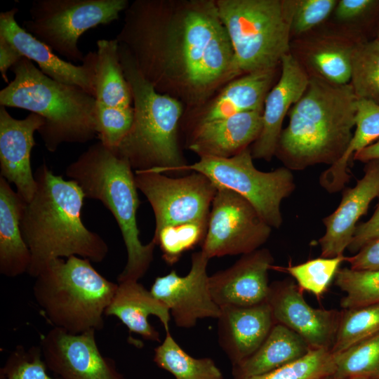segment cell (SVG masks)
Wrapping results in <instances>:
<instances>
[{"instance_id":"obj_1","label":"cell","mask_w":379,"mask_h":379,"mask_svg":"<svg viewBox=\"0 0 379 379\" xmlns=\"http://www.w3.org/2000/svg\"><path fill=\"white\" fill-rule=\"evenodd\" d=\"M116 40L157 91L194 107L236 79L214 0H135Z\"/></svg>"},{"instance_id":"obj_2","label":"cell","mask_w":379,"mask_h":379,"mask_svg":"<svg viewBox=\"0 0 379 379\" xmlns=\"http://www.w3.org/2000/svg\"><path fill=\"white\" fill-rule=\"evenodd\" d=\"M32 198L25 201L20 227L31 253L28 274L36 277L51 260L79 256L101 262L109 248L83 223L85 196L72 180L57 175L44 163L34 172Z\"/></svg>"},{"instance_id":"obj_3","label":"cell","mask_w":379,"mask_h":379,"mask_svg":"<svg viewBox=\"0 0 379 379\" xmlns=\"http://www.w3.org/2000/svg\"><path fill=\"white\" fill-rule=\"evenodd\" d=\"M357 100L350 84L337 86L310 76L305 91L287 114L275 155L291 171L333 165L352 139Z\"/></svg>"},{"instance_id":"obj_4","label":"cell","mask_w":379,"mask_h":379,"mask_svg":"<svg viewBox=\"0 0 379 379\" xmlns=\"http://www.w3.org/2000/svg\"><path fill=\"white\" fill-rule=\"evenodd\" d=\"M13 79L0 91V105L42 117L38 131L46 149L62 143H85L97 135V102L83 89L56 81L27 58L11 67Z\"/></svg>"},{"instance_id":"obj_5","label":"cell","mask_w":379,"mask_h":379,"mask_svg":"<svg viewBox=\"0 0 379 379\" xmlns=\"http://www.w3.org/2000/svg\"><path fill=\"white\" fill-rule=\"evenodd\" d=\"M65 173L78 184L85 198L101 201L118 224L127 253L118 282L138 281L149 268L156 244L152 240L143 244L140 239L136 220L140 200L130 163L98 142L71 163Z\"/></svg>"},{"instance_id":"obj_6","label":"cell","mask_w":379,"mask_h":379,"mask_svg":"<svg viewBox=\"0 0 379 379\" xmlns=\"http://www.w3.org/2000/svg\"><path fill=\"white\" fill-rule=\"evenodd\" d=\"M119 44L121 63L132 95L134 119L130 132L113 151L135 171L166 175L184 172L187 164L178 138L182 103L157 91L140 74L127 48Z\"/></svg>"},{"instance_id":"obj_7","label":"cell","mask_w":379,"mask_h":379,"mask_svg":"<svg viewBox=\"0 0 379 379\" xmlns=\"http://www.w3.org/2000/svg\"><path fill=\"white\" fill-rule=\"evenodd\" d=\"M117 287L90 260L73 255L48 262L35 277L33 295L54 328L79 334L103 328Z\"/></svg>"},{"instance_id":"obj_8","label":"cell","mask_w":379,"mask_h":379,"mask_svg":"<svg viewBox=\"0 0 379 379\" xmlns=\"http://www.w3.org/2000/svg\"><path fill=\"white\" fill-rule=\"evenodd\" d=\"M234 51L236 77L276 69L291 53L293 0H215Z\"/></svg>"},{"instance_id":"obj_9","label":"cell","mask_w":379,"mask_h":379,"mask_svg":"<svg viewBox=\"0 0 379 379\" xmlns=\"http://www.w3.org/2000/svg\"><path fill=\"white\" fill-rule=\"evenodd\" d=\"M253 159L251 149L246 148L230 158L200 157L187 164L184 171L201 173L218 188L240 194L272 228L279 229L283 222L281 202L295 188L293 175L285 166L269 172L259 171Z\"/></svg>"},{"instance_id":"obj_10","label":"cell","mask_w":379,"mask_h":379,"mask_svg":"<svg viewBox=\"0 0 379 379\" xmlns=\"http://www.w3.org/2000/svg\"><path fill=\"white\" fill-rule=\"evenodd\" d=\"M128 4L127 0H36L22 27L68 60L83 62L80 36L118 20Z\"/></svg>"},{"instance_id":"obj_11","label":"cell","mask_w":379,"mask_h":379,"mask_svg":"<svg viewBox=\"0 0 379 379\" xmlns=\"http://www.w3.org/2000/svg\"><path fill=\"white\" fill-rule=\"evenodd\" d=\"M135 183L150 204L155 230L181 224L208 221L218 187L206 175L192 171L172 178L152 171H135Z\"/></svg>"},{"instance_id":"obj_12","label":"cell","mask_w":379,"mask_h":379,"mask_svg":"<svg viewBox=\"0 0 379 379\" xmlns=\"http://www.w3.org/2000/svg\"><path fill=\"white\" fill-rule=\"evenodd\" d=\"M271 232L247 199L230 190L218 188L201 251L208 259L247 254L259 249Z\"/></svg>"},{"instance_id":"obj_13","label":"cell","mask_w":379,"mask_h":379,"mask_svg":"<svg viewBox=\"0 0 379 379\" xmlns=\"http://www.w3.org/2000/svg\"><path fill=\"white\" fill-rule=\"evenodd\" d=\"M39 346L48 369L61 379H125L115 361L100 351L94 330L72 334L53 327Z\"/></svg>"},{"instance_id":"obj_14","label":"cell","mask_w":379,"mask_h":379,"mask_svg":"<svg viewBox=\"0 0 379 379\" xmlns=\"http://www.w3.org/2000/svg\"><path fill=\"white\" fill-rule=\"evenodd\" d=\"M208 258L201 251L192 255L190 272L183 277L175 270L157 277L150 292L169 310L175 325L180 328L196 326L199 319H218L220 307L214 301L207 273Z\"/></svg>"},{"instance_id":"obj_15","label":"cell","mask_w":379,"mask_h":379,"mask_svg":"<svg viewBox=\"0 0 379 379\" xmlns=\"http://www.w3.org/2000/svg\"><path fill=\"white\" fill-rule=\"evenodd\" d=\"M267 302L275 323L295 332L312 350L331 349L341 312L311 307L305 300L302 291L288 279L270 285Z\"/></svg>"},{"instance_id":"obj_16","label":"cell","mask_w":379,"mask_h":379,"mask_svg":"<svg viewBox=\"0 0 379 379\" xmlns=\"http://www.w3.org/2000/svg\"><path fill=\"white\" fill-rule=\"evenodd\" d=\"M16 7L0 13V35L8 39L24 56L38 65L52 79L77 86L95 98L97 53L85 55L82 64L75 65L60 58L47 45L20 27L15 20Z\"/></svg>"},{"instance_id":"obj_17","label":"cell","mask_w":379,"mask_h":379,"mask_svg":"<svg viewBox=\"0 0 379 379\" xmlns=\"http://www.w3.org/2000/svg\"><path fill=\"white\" fill-rule=\"evenodd\" d=\"M274 258L267 248L242 256L231 267L210 276L212 297L221 308L247 307L267 301L270 285L268 271Z\"/></svg>"},{"instance_id":"obj_18","label":"cell","mask_w":379,"mask_h":379,"mask_svg":"<svg viewBox=\"0 0 379 379\" xmlns=\"http://www.w3.org/2000/svg\"><path fill=\"white\" fill-rule=\"evenodd\" d=\"M281 75L264 102L262 127L251 149L253 159L270 161L275 155L286 115L305 91L310 76L291 53L281 60Z\"/></svg>"},{"instance_id":"obj_19","label":"cell","mask_w":379,"mask_h":379,"mask_svg":"<svg viewBox=\"0 0 379 379\" xmlns=\"http://www.w3.org/2000/svg\"><path fill=\"white\" fill-rule=\"evenodd\" d=\"M44 124V118L36 114L17 119L6 107L0 105L1 177L15 185L16 192L25 202L32 198L36 190L31 152L36 145L34 132Z\"/></svg>"},{"instance_id":"obj_20","label":"cell","mask_w":379,"mask_h":379,"mask_svg":"<svg viewBox=\"0 0 379 379\" xmlns=\"http://www.w3.org/2000/svg\"><path fill=\"white\" fill-rule=\"evenodd\" d=\"M379 197V160L366 163L363 177L343 191L337 208L323 219L324 234L319 239L321 257L343 255L348 248L359 218Z\"/></svg>"},{"instance_id":"obj_21","label":"cell","mask_w":379,"mask_h":379,"mask_svg":"<svg viewBox=\"0 0 379 379\" xmlns=\"http://www.w3.org/2000/svg\"><path fill=\"white\" fill-rule=\"evenodd\" d=\"M262 111L244 112L197 124L188 143L189 149L199 157H234L258 138L262 127Z\"/></svg>"},{"instance_id":"obj_22","label":"cell","mask_w":379,"mask_h":379,"mask_svg":"<svg viewBox=\"0 0 379 379\" xmlns=\"http://www.w3.org/2000/svg\"><path fill=\"white\" fill-rule=\"evenodd\" d=\"M220 310L217 319L218 343L234 366L259 348L275 322L267 302Z\"/></svg>"},{"instance_id":"obj_23","label":"cell","mask_w":379,"mask_h":379,"mask_svg":"<svg viewBox=\"0 0 379 379\" xmlns=\"http://www.w3.org/2000/svg\"><path fill=\"white\" fill-rule=\"evenodd\" d=\"M105 315L117 317L130 332L137 333L145 340L160 341L159 332L148 321L150 315L156 316L166 332H169V310L138 281L119 282Z\"/></svg>"},{"instance_id":"obj_24","label":"cell","mask_w":379,"mask_h":379,"mask_svg":"<svg viewBox=\"0 0 379 379\" xmlns=\"http://www.w3.org/2000/svg\"><path fill=\"white\" fill-rule=\"evenodd\" d=\"M24 204L0 176V273L7 277L28 272L31 264V253L20 227Z\"/></svg>"},{"instance_id":"obj_25","label":"cell","mask_w":379,"mask_h":379,"mask_svg":"<svg viewBox=\"0 0 379 379\" xmlns=\"http://www.w3.org/2000/svg\"><path fill=\"white\" fill-rule=\"evenodd\" d=\"M276 69L253 72L228 82L201 112L197 124L263 110Z\"/></svg>"},{"instance_id":"obj_26","label":"cell","mask_w":379,"mask_h":379,"mask_svg":"<svg viewBox=\"0 0 379 379\" xmlns=\"http://www.w3.org/2000/svg\"><path fill=\"white\" fill-rule=\"evenodd\" d=\"M311 350L295 332L275 323L259 348L246 359L232 366L233 379L267 373L302 358Z\"/></svg>"},{"instance_id":"obj_27","label":"cell","mask_w":379,"mask_h":379,"mask_svg":"<svg viewBox=\"0 0 379 379\" xmlns=\"http://www.w3.org/2000/svg\"><path fill=\"white\" fill-rule=\"evenodd\" d=\"M356 109L355 130L346 151L319 177L320 185L329 193L340 191L349 181V162L354 154L379 139V105L357 99Z\"/></svg>"},{"instance_id":"obj_28","label":"cell","mask_w":379,"mask_h":379,"mask_svg":"<svg viewBox=\"0 0 379 379\" xmlns=\"http://www.w3.org/2000/svg\"><path fill=\"white\" fill-rule=\"evenodd\" d=\"M306 51L305 62L310 77L329 84H349L352 73V59L359 41L339 36H326L316 39Z\"/></svg>"},{"instance_id":"obj_29","label":"cell","mask_w":379,"mask_h":379,"mask_svg":"<svg viewBox=\"0 0 379 379\" xmlns=\"http://www.w3.org/2000/svg\"><path fill=\"white\" fill-rule=\"evenodd\" d=\"M97 45L95 95L98 105L129 107L132 95L124 76L116 39H100Z\"/></svg>"},{"instance_id":"obj_30","label":"cell","mask_w":379,"mask_h":379,"mask_svg":"<svg viewBox=\"0 0 379 379\" xmlns=\"http://www.w3.org/2000/svg\"><path fill=\"white\" fill-rule=\"evenodd\" d=\"M153 361L175 379H223L221 370L211 358L192 357L170 332H166L164 340L154 349Z\"/></svg>"},{"instance_id":"obj_31","label":"cell","mask_w":379,"mask_h":379,"mask_svg":"<svg viewBox=\"0 0 379 379\" xmlns=\"http://www.w3.org/2000/svg\"><path fill=\"white\" fill-rule=\"evenodd\" d=\"M350 84L357 99L379 105V40L359 41L352 59Z\"/></svg>"},{"instance_id":"obj_32","label":"cell","mask_w":379,"mask_h":379,"mask_svg":"<svg viewBox=\"0 0 379 379\" xmlns=\"http://www.w3.org/2000/svg\"><path fill=\"white\" fill-rule=\"evenodd\" d=\"M379 333V302L344 310L331 352L337 354Z\"/></svg>"},{"instance_id":"obj_33","label":"cell","mask_w":379,"mask_h":379,"mask_svg":"<svg viewBox=\"0 0 379 379\" xmlns=\"http://www.w3.org/2000/svg\"><path fill=\"white\" fill-rule=\"evenodd\" d=\"M334 354L335 375L379 379V333Z\"/></svg>"},{"instance_id":"obj_34","label":"cell","mask_w":379,"mask_h":379,"mask_svg":"<svg viewBox=\"0 0 379 379\" xmlns=\"http://www.w3.org/2000/svg\"><path fill=\"white\" fill-rule=\"evenodd\" d=\"M208 224V221H199L164 227L154 231L152 240L159 246L164 261L173 265L183 253L202 244Z\"/></svg>"},{"instance_id":"obj_35","label":"cell","mask_w":379,"mask_h":379,"mask_svg":"<svg viewBox=\"0 0 379 379\" xmlns=\"http://www.w3.org/2000/svg\"><path fill=\"white\" fill-rule=\"evenodd\" d=\"M335 284L345 293L340 300L344 310L379 302V270L339 269Z\"/></svg>"},{"instance_id":"obj_36","label":"cell","mask_w":379,"mask_h":379,"mask_svg":"<svg viewBox=\"0 0 379 379\" xmlns=\"http://www.w3.org/2000/svg\"><path fill=\"white\" fill-rule=\"evenodd\" d=\"M331 350H311L302 358L267 373L244 379H320L335 372Z\"/></svg>"},{"instance_id":"obj_37","label":"cell","mask_w":379,"mask_h":379,"mask_svg":"<svg viewBox=\"0 0 379 379\" xmlns=\"http://www.w3.org/2000/svg\"><path fill=\"white\" fill-rule=\"evenodd\" d=\"M345 258L343 255L334 258L320 257L297 265H289L284 270L295 279L301 291H309L320 298L335 278Z\"/></svg>"},{"instance_id":"obj_38","label":"cell","mask_w":379,"mask_h":379,"mask_svg":"<svg viewBox=\"0 0 379 379\" xmlns=\"http://www.w3.org/2000/svg\"><path fill=\"white\" fill-rule=\"evenodd\" d=\"M47 370L40 346L18 345L1 368L0 379H61L50 376Z\"/></svg>"},{"instance_id":"obj_39","label":"cell","mask_w":379,"mask_h":379,"mask_svg":"<svg viewBox=\"0 0 379 379\" xmlns=\"http://www.w3.org/2000/svg\"><path fill=\"white\" fill-rule=\"evenodd\" d=\"M134 119L133 107H112L97 105V135L114 150L130 132Z\"/></svg>"},{"instance_id":"obj_40","label":"cell","mask_w":379,"mask_h":379,"mask_svg":"<svg viewBox=\"0 0 379 379\" xmlns=\"http://www.w3.org/2000/svg\"><path fill=\"white\" fill-rule=\"evenodd\" d=\"M337 0H293L291 36L304 34L325 21L334 11Z\"/></svg>"},{"instance_id":"obj_41","label":"cell","mask_w":379,"mask_h":379,"mask_svg":"<svg viewBox=\"0 0 379 379\" xmlns=\"http://www.w3.org/2000/svg\"><path fill=\"white\" fill-rule=\"evenodd\" d=\"M378 8V0H340L333 13L342 22H354L368 18Z\"/></svg>"},{"instance_id":"obj_42","label":"cell","mask_w":379,"mask_h":379,"mask_svg":"<svg viewBox=\"0 0 379 379\" xmlns=\"http://www.w3.org/2000/svg\"><path fill=\"white\" fill-rule=\"evenodd\" d=\"M377 206L367 221L357 225L348 246L351 253H356L370 241L379 238V197Z\"/></svg>"},{"instance_id":"obj_43","label":"cell","mask_w":379,"mask_h":379,"mask_svg":"<svg viewBox=\"0 0 379 379\" xmlns=\"http://www.w3.org/2000/svg\"><path fill=\"white\" fill-rule=\"evenodd\" d=\"M345 261L352 270H379V238L366 244L354 255L346 257Z\"/></svg>"},{"instance_id":"obj_44","label":"cell","mask_w":379,"mask_h":379,"mask_svg":"<svg viewBox=\"0 0 379 379\" xmlns=\"http://www.w3.org/2000/svg\"><path fill=\"white\" fill-rule=\"evenodd\" d=\"M23 58L25 57L8 39L0 35V72L6 83H8V69H11Z\"/></svg>"},{"instance_id":"obj_45","label":"cell","mask_w":379,"mask_h":379,"mask_svg":"<svg viewBox=\"0 0 379 379\" xmlns=\"http://www.w3.org/2000/svg\"><path fill=\"white\" fill-rule=\"evenodd\" d=\"M353 160L367 163L379 160V139L354 154Z\"/></svg>"},{"instance_id":"obj_46","label":"cell","mask_w":379,"mask_h":379,"mask_svg":"<svg viewBox=\"0 0 379 379\" xmlns=\"http://www.w3.org/2000/svg\"><path fill=\"white\" fill-rule=\"evenodd\" d=\"M320 379H343V378H340L335 375L334 374H332V375L325 376V377H324L322 378H320Z\"/></svg>"},{"instance_id":"obj_47","label":"cell","mask_w":379,"mask_h":379,"mask_svg":"<svg viewBox=\"0 0 379 379\" xmlns=\"http://www.w3.org/2000/svg\"><path fill=\"white\" fill-rule=\"evenodd\" d=\"M376 39L379 40V28H378V32H377Z\"/></svg>"},{"instance_id":"obj_48","label":"cell","mask_w":379,"mask_h":379,"mask_svg":"<svg viewBox=\"0 0 379 379\" xmlns=\"http://www.w3.org/2000/svg\"><path fill=\"white\" fill-rule=\"evenodd\" d=\"M351 379H370V378H354Z\"/></svg>"}]
</instances>
